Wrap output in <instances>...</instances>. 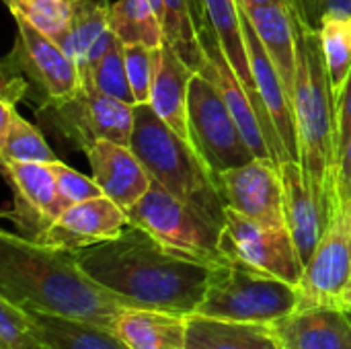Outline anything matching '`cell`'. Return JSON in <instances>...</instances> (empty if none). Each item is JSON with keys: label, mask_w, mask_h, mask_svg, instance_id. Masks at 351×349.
<instances>
[{"label": "cell", "mask_w": 351, "mask_h": 349, "mask_svg": "<svg viewBox=\"0 0 351 349\" xmlns=\"http://www.w3.org/2000/svg\"><path fill=\"white\" fill-rule=\"evenodd\" d=\"M82 269L130 306L189 317L197 311L212 269L160 245L136 224L119 237L76 251Z\"/></svg>", "instance_id": "obj_1"}, {"label": "cell", "mask_w": 351, "mask_h": 349, "mask_svg": "<svg viewBox=\"0 0 351 349\" xmlns=\"http://www.w3.org/2000/svg\"><path fill=\"white\" fill-rule=\"evenodd\" d=\"M0 298L31 311L113 329L130 304L95 282L74 251L53 249L16 232H0Z\"/></svg>", "instance_id": "obj_2"}, {"label": "cell", "mask_w": 351, "mask_h": 349, "mask_svg": "<svg viewBox=\"0 0 351 349\" xmlns=\"http://www.w3.org/2000/svg\"><path fill=\"white\" fill-rule=\"evenodd\" d=\"M296 27L298 74L294 117L298 134V163L329 208L337 173V109L329 86L319 31L300 14L290 12Z\"/></svg>", "instance_id": "obj_3"}, {"label": "cell", "mask_w": 351, "mask_h": 349, "mask_svg": "<svg viewBox=\"0 0 351 349\" xmlns=\"http://www.w3.org/2000/svg\"><path fill=\"white\" fill-rule=\"evenodd\" d=\"M130 146L154 183L171 195L199 208L216 222L226 224V206L216 175L195 146L181 138L150 103L134 105Z\"/></svg>", "instance_id": "obj_4"}, {"label": "cell", "mask_w": 351, "mask_h": 349, "mask_svg": "<svg viewBox=\"0 0 351 349\" xmlns=\"http://www.w3.org/2000/svg\"><path fill=\"white\" fill-rule=\"evenodd\" d=\"M296 309V286L243 263L226 261L212 269L208 290L195 313L222 321L271 325Z\"/></svg>", "instance_id": "obj_5"}, {"label": "cell", "mask_w": 351, "mask_h": 349, "mask_svg": "<svg viewBox=\"0 0 351 349\" xmlns=\"http://www.w3.org/2000/svg\"><path fill=\"white\" fill-rule=\"evenodd\" d=\"M125 212L132 224L144 228L177 255L210 267L228 261L220 247L224 224L216 222L199 208L171 195L158 183H152L150 191Z\"/></svg>", "instance_id": "obj_6"}, {"label": "cell", "mask_w": 351, "mask_h": 349, "mask_svg": "<svg viewBox=\"0 0 351 349\" xmlns=\"http://www.w3.org/2000/svg\"><path fill=\"white\" fill-rule=\"evenodd\" d=\"M39 123L60 142L74 150L88 152L99 140H111L130 146L134 130V105L107 97L95 88L37 105Z\"/></svg>", "instance_id": "obj_7"}, {"label": "cell", "mask_w": 351, "mask_h": 349, "mask_svg": "<svg viewBox=\"0 0 351 349\" xmlns=\"http://www.w3.org/2000/svg\"><path fill=\"white\" fill-rule=\"evenodd\" d=\"M351 282V202L333 185L325 232L298 282V309L341 306ZM296 309V311H298Z\"/></svg>", "instance_id": "obj_8"}, {"label": "cell", "mask_w": 351, "mask_h": 349, "mask_svg": "<svg viewBox=\"0 0 351 349\" xmlns=\"http://www.w3.org/2000/svg\"><path fill=\"white\" fill-rule=\"evenodd\" d=\"M189 134L195 150L214 175L257 158L220 91L199 72L189 84Z\"/></svg>", "instance_id": "obj_9"}, {"label": "cell", "mask_w": 351, "mask_h": 349, "mask_svg": "<svg viewBox=\"0 0 351 349\" xmlns=\"http://www.w3.org/2000/svg\"><path fill=\"white\" fill-rule=\"evenodd\" d=\"M16 35L12 51L2 62V74L21 76L35 91L39 105L66 99L82 88L76 62L45 33L14 16Z\"/></svg>", "instance_id": "obj_10"}, {"label": "cell", "mask_w": 351, "mask_h": 349, "mask_svg": "<svg viewBox=\"0 0 351 349\" xmlns=\"http://www.w3.org/2000/svg\"><path fill=\"white\" fill-rule=\"evenodd\" d=\"M220 247L228 261L243 263L292 286L302 280L304 263L288 226L263 224L226 208Z\"/></svg>", "instance_id": "obj_11"}, {"label": "cell", "mask_w": 351, "mask_h": 349, "mask_svg": "<svg viewBox=\"0 0 351 349\" xmlns=\"http://www.w3.org/2000/svg\"><path fill=\"white\" fill-rule=\"evenodd\" d=\"M2 175L12 193V208L4 216L14 222L16 234L39 241L66 210L51 165L2 160Z\"/></svg>", "instance_id": "obj_12"}, {"label": "cell", "mask_w": 351, "mask_h": 349, "mask_svg": "<svg viewBox=\"0 0 351 349\" xmlns=\"http://www.w3.org/2000/svg\"><path fill=\"white\" fill-rule=\"evenodd\" d=\"M224 206L263 224L286 226L284 183L280 165L274 158L251 163L216 175Z\"/></svg>", "instance_id": "obj_13"}, {"label": "cell", "mask_w": 351, "mask_h": 349, "mask_svg": "<svg viewBox=\"0 0 351 349\" xmlns=\"http://www.w3.org/2000/svg\"><path fill=\"white\" fill-rule=\"evenodd\" d=\"M197 33H199V43L204 49V66L199 74H204L208 80L214 82V86L220 91L224 103L228 105L232 117L237 119L249 148L257 158H274L269 144L265 140V130L259 119V113L243 86L239 74L234 72L230 60L226 58L212 25L208 23L206 14L202 12V6L197 8Z\"/></svg>", "instance_id": "obj_14"}, {"label": "cell", "mask_w": 351, "mask_h": 349, "mask_svg": "<svg viewBox=\"0 0 351 349\" xmlns=\"http://www.w3.org/2000/svg\"><path fill=\"white\" fill-rule=\"evenodd\" d=\"M128 224V212L109 197L99 195L66 208L37 243L76 253L119 237Z\"/></svg>", "instance_id": "obj_15"}, {"label": "cell", "mask_w": 351, "mask_h": 349, "mask_svg": "<svg viewBox=\"0 0 351 349\" xmlns=\"http://www.w3.org/2000/svg\"><path fill=\"white\" fill-rule=\"evenodd\" d=\"M284 183V214L286 226L296 243L302 263L306 265L325 232L329 208L317 193L302 165L294 158L280 163Z\"/></svg>", "instance_id": "obj_16"}, {"label": "cell", "mask_w": 351, "mask_h": 349, "mask_svg": "<svg viewBox=\"0 0 351 349\" xmlns=\"http://www.w3.org/2000/svg\"><path fill=\"white\" fill-rule=\"evenodd\" d=\"M86 158L90 165V177L97 181L103 195L123 210L136 206L154 183L132 146L99 140L86 152Z\"/></svg>", "instance_id": "obj_17"}, {"label": "cell", "mask_w": 351, "mask_h": 349, "mask_svg": "<svg viewBox=\"0 0 351 349\" xmlns=\"http://www.w3.org/2000/svg\"><path fill=\"white\" fill-rule=\"evenodd\" d=\"M243 12V10H241ZM243 27H245V43L251 58V68L257 84V93L269 113V119L284 142V148L288 150L290 158L298 160V134H296V117H294V105L288 97V91L282 82V76L278 74L271 58L267 56V49L263 47L255 27L243 12Z\"/></svg>", "instance_id": "obj_18"}, {"label": "cell", "mask_w": 351, "mask_h": 349, "mask_svg": "<svg viewBox=\"0 0 351 349\" xmlns=\"http://www.w3.org/2000/svg\"><path fill=\"white\" fill-rule=\"evenodd\" d=\"M271 327L284 349H351V315L343 306L298 309Z\"/></svg>", "instance_id": "obj_19"}, {"label": "cell", "mask_w": 351, "mask_h": 349, "mask_svg": "<svg viewBox=\"0 0 351 349\" xmlns=\"http://www.w3.org/2000/svg\"><path fill=\"white\" fill-rule=\"evenodd\" d=\"M241 10L247 14V19L255 27L294 105L296 74H298V47H296V27H294V19L288 6L284 2L241 4Z\"/></svg>", "instance_id": "obj_20"}, {"label": "cell", "mask_w": 351, "mask_h": 349, "mask_svg": "<svg viewBox=\"0 0 351 349\" xmlns=\"http://www.w3.org/2000/svg\"><path fill=\"white\" fill-rule=\"evenodd\" d=\"M197 72L185 64L171 45H162L158 53L156 76L152 84V109L191 146L189 134V84Z\"/></svg>", "instance_id": "obj_21"}, {"label": "cell", "mask_w": 351, "mask_h": 349, "mask_svg": "<svg viewBox=\"0 0 351 349\" xmlns=\"http://www.w3.org/2000/svg\"><path fill=\"white\" fill-rule=\"evenodd\" d=\"M113 331L128 349H187V317L128 306Z\"/></svg>", "instance_id": "obj_22"}, {"label": "cell", "mask_w": 351, "mask_h": 349, "mask_svg": "<svg viewBox=\"0 0 351 349\" xmlns=\"http://www.w3.org/2000/svg\"><path fill=\"white\" fill-rule=\"evenodd\" d=\"M109 0H78L76 4L72 29L62 49L76 62L80 82H84L93 66L117 41L109 27Z\"/></svg>", "instance_id": "obj_23"}, {"label": "cell", "mask_w": 351, "mask_h": 349, "mask_svg": "<svg viewBox=\"0 0 351 349\" xmlns=\"http://www.w3.org/2000/svg\"><path fill=\"white\" fill-rule=\"evenodd\" d=\"M187 349H284L271 325L187 317Z\"/></svg>", "instance_id": "obj_24"}, {"label": "cell", "mask_w": 351, "mask_h": 349, "mask_svg": "<svg viewBox=\"0 0 351 349\" xmlns=\"http://www.w3.org/2000/svg\"><path fill=\"white\" fill-rule=\"evenodd\" d=\"M31 313L41 329L45 349H128L113 329L41 311Z\"/></svg>", "instance_id": "obj_25"}, {"label": "cell", "mask_w": 351, "mask_h": 349, "mask_svg": "<svg viewBox=\"0 0 351 349\" xmlns=\"http://www.w3.org/2000/svg\"><path fill=\"white\" fill-rule=\"evenodd\" d=\"M0 160L53 163L58 160L41 130L19 115L16 103L0 99Z\"/></svg>", "instance_id": "obj_26"}, {"label": "cell", "mask_w": 351, "mask_h": 349, "mask_svg": "<svg viewBox=\"0 0 351 349\" xmlns=\"http://www.w3.org/2000/svg\"><path fill=\"white\" fill-rule=\"evenodd\" d=\"M162 2V31L165 43L171 45L179 58L195 72L204 66V49L197 33V8L199 0H160Z\"/></svg>", "instance_id": "obj_27"}, {"label": "cell", "mask_w": 351, "mask_h": 349, "mask_svg": "<svg viewBox=\"0 0 351 349\" xmlns=\"http://www.w3.org/2000/svg\"><path fill=\"white\" fill-rule=\"evenodd\" d=\"M109 27L123 45H165L162 23L150 0H115L109 10Z\"/></svg>", "instance_id": "obj_28"}, {"label": "cell", "mask_w": 351, "mask_h": 349, "mask_svg": "<svg viewBox=\"0 0 351 349\" xmlns=\"http://www.w3.org/2000/svg\"><path fill=\"white\" fill-rule=\"evenodd\" d=\"M317 31L337 109V101L351 74V16H323Z\"/></svg>", "instance_id": "obj_29"}, {"label": "cell", "mask_w": 351, "mask_h": 349, "mask_svg": "<svg viewBox=\"0 0 351 349\" xmlns=\"http://www.w3.org/2000/svg\"><path fill=\"white\" fill-rule=\"evenodd\" d=\"M12 16H21L64 47L78 0H4Z\"/></svg>", "instance_id": "obj_30"}, {"label": "cell", "mask_w": 351, "mask_h": 349, "mask_svg": "<svg viewBox=\"0 0 351 349\" xmlns=\"http://www.w3.org/2000/svg\"><path fill=\"white\" fill-rule=\"evenodd\" d=\"M82 88H95L107 97L119 99L128 105H136L134 93L130 86V78H128L123 43L119 39L93 66V70L88 72V76L82 82Z\"/></svg>", "instance_id": "obj_31"}, {"label": "cell", "mask_w": 351, "mask_h": 349, "mask_svg": "<svg viewBox=\"0 0 351 349\" xmlns=\"http://www.w3.org/2000/svg\"><path fill=\"white\" fill-rule=\"evenodd\" d=\"M0 349H45L33 313L0 298Z\"/></svg>", "instance_id": "obj_32"}, {"label": "cell", "mask_w": 351, "mask_h": 349, "mask_svg": "<svg viewBox=\"0 0 351 349\" xmlns=\"http://www.w3.org/2000/svg\"><path fill=\"white\" fill-rule=\"evenodd\" d=\"M158 53H160V47L154 49V47H148L142 43L123 45L128 78H130V86H132L136 105L150 103L156 66H158Z\"/></svg>", "instance_id": "obj_33"}, {"label": "cell", "mask_w": 351, "mask_h": 349, "mask_svg": "<svg viewBox=\"0 0 351 349\" xmlns=\"http://www.w3.org/2000/svg\"><path fill=\"white\" fill-rule=\"evenodd\" d=\"M49 165H51V171L56 175L58 191H60V197L66 204V208H70L78 202H86V200L103 195L101 187L97 185V181L93 177L78 173L76 169L68 167L62 160H53Z\"/></svg>", "instance_id": "obj_34"}, {"label": "cell", "mask_w": 351, "mask_h": 349, "mask_svg": "<svg viewBox=\"0 0 351 349\" xmlns=\"http://www.w3.org/2000/svg\"><path fill=\"white\" fill-rule=\"evenodd\" d=\"M351 136V74L337 101V163Z\"/></svg>", "instance_id": "obj_35"}, {"label": "cell", "mask_w": 351, "mask_h": 349, "mask_svg": "<svg viewBox=\"0 0 351 349\" xmlns=\"http://www.w3.org/2000/svg\"><path fill=\"white\" fill-rule=\"evenodd\" d=\"M333 185L335 189L351 202V136L339 156V163H337V173H335V179H333Z\"/></svg>", "instance_id": "obj_36"}, {"label": "cell", "mask_w": 351, "mask_h": 349, "mask_svg": "<svg viewBox=\"0 0 351 349\" xmlns=\"http://www.w3.org/2000/svg\"><path fill=\"white\" fill-rule=\"evenodd\" d=\"M290 12L300 14L313 29H319L325 14V0H296V6Z\"/></svg>", "instance_id": "obj_37"}, {"label": "cell", "mask_w": 351, "mask_h": 349, "mask_svg": "<svg viewBox=\"0 0 351 349\" xmlns=\"http://www.w3.org/2000/svg\"><path fill=\"white\" fill-rule=\"evenodd\" d=\"M323 16H351V0H325Z\"/></svg>", "instance_id": "obj_38"}, {"label": "cell", "mask_w": 351, "mask_h": 349, "mask_svg": "<svg viewBox=\"0 0 351 349\" xmlns=\"http://www.w3.org/2000/svg\"><path fill=\"white\" fill-rule=\"evenodd\" d=\"M351 304V282L348 284V288L343 290V296H341V306L346 309V306H350Z\"/></svg>", "instance_id": "obj_39"}, {"label": "cell", "mask_w": 351, "mask_h": 349, "mask_svg": "<svg viewBox=\"0 0 351 349\" xmlns=\"http://www.w3.org/2000/svg\"><path fill=\"white\" fill-rule=\"evenodd\" d=\"M271 2H284V0H239V4H271Z\"/></svg>", "instance_id": "obj_40"}, {"label": "cell", "mask_w": 351, "mask_h": 349, "mask_svg": "<svg viewBox=\"0 0 351 349\" xmlns=\"http://www.w3.org/2000/svg\"><path fill=\"white\" fill-rule=\"evenodd\" d=\"M286 2V6H288V10H292L294 6H296V0H284Z\"/></svg>", "instance_id": "obj_41"}, {"label": "cell", "mask_w": 351, "mask_h": 349, "mask_svg": "<svg viewBox=\"0 0 351 349\" xmlns=\"http://www.w3.org/2000/svg\"><path fill=\"white\" fill-rule=\"evenodd\" d=\"M346 309H348V313H350V315H351V304H350V306H346Z\"/></svg>", "instance_id": "obj_42"}]
</instances>
